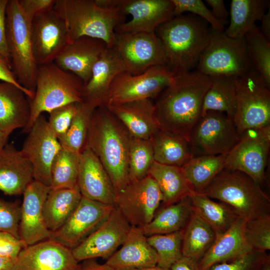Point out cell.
Returning <instances> with one entry per match:
<instances>
[{"mask_svg":"<svg viewBox=\"0 0 270 270\" xmlns=\"http://www.w3.org/2000/svg\"><path fill=\"white\" fill-rule=\"evenodd\" d=\"M210 78L197 70L174 76L154 102L160 130L188 142L190 132L201 116Z\"/></svg>","mask_w":270,"mask_h":270,"instance_id":"cell-1","label":"cell"},{"mask_svg":"<svg viewBox=\"0 0 270 270\" xmlns=\"http://www.w3.org/2000/svg\"><path fill=\"white\" fill-rule=\"evenodd\" d=\"M132 136L105 106L94 110L86 145L107 172L116 195L129 182L128 160Z\"/></svg>","mask_w":270,"mask_h":270,"instance_id":"cell-2","label":"cell"},{"mask_svg":"<svg viewBox=\"0 0 270 270\" xmlns=\"http://www.w3.org/2000/svg\"><path fill=\"white\" fill-rule=\"evenodd\" d=\"M210 32L208 24L192 14L174 16L156 29L165 54L166 66L174 76L196 67Z\"/></svg>","mask_w":270,"mask_h":270,"instance_id":"cell-3","label":"cell"},{"mask_svg":"<svg viewBox=\"0 0 270 270\" xmlns=\"http://www.w3.org/2000/svg\"><path fill=\"white\" fill-rule=\"evenodd\" d=\"M53 9L64 21L70 42L88 36L111 48L116 28L125 22V16L118 9L102 6L96 0H56Z\"/></svg>","mask_w":270,"mask_h":270,"instance_id":"cell-4","label":"cell"},{"mask_svg":"<svg viewBox=\"0 0 270 270\" xmlns=\"http://www.w3.org/2000/svg\"><path fill=\"white\" fill-rule=\"evenodd\" d=\"M232 208L248 220L270 214V200L259 184L240 171L224 168L201 192Z\"/></svg>","mask_w":270,"mask_h":270,"instance_id":"cell-5","label":"cell"},{"mask_svg":"<svg viewBox=\"0 0 270 270\" xmlns=\"http://www.w3.org/2000/svg\"><path fill=\"white\" fill-rule=\"evenodd\" d=\"M83 82L54 62L38 66L34 96L30 100V114L22 132L28 133L38 117L44 112L82 102Z\"/></svg>","mask_w":270,"mask_h":270,"instance_id":"cell-6","label":"cell"},{"mask_svg":"<svg viewBox=\"0 0 270 270\" xmlns=\"http://www.w3.org/2000/svg\"><path fill=\"white\" fill-rule=\"evenodd\" d=\"M6 36L10 66L18 82L34 92L38 64L32 47L30 22L22 13L18 0H8Z\"/></svg>","mask_w":270,"mask_h":270,"instance_id":"cell-7","label":"cell"},{"mask_svg":"<svg viewBox=\"0 0 270 270\" xmlns=\"http://www.w3.org/2000/svg\"><path fill=\"white\" fill-rule=\"evenodd\" d=\"M252 68L244 38H231L224 31L218 32L210 28L208 42L196 70L210 77L236 78Z\"/></svg>","mask_w":270,"mask_h":270,"instance_id":"cell-8","label":"cell"},{"mask_svg":"<svg viewBox=\"0 0 270 270\" xmlns=\"http://www.w3.org/2000/svg\"><path fill=\"white\" fill-rule=\"evenodd\" d=\"M236 108L233 118L240 136L246 130L270 125V88L254 68L235 79Z\"/></svg>","mask_w":270,"mask_h":270,"instance_id":"cell-9","label":"cell"},{"mask_svg":"<svg viewBox=\"0 0 270 270\" xmlns=\"http://www.w3.org/2000/svg\"><path fill=\"white\" fill-rule=\"evenodd\" d=\"M239 138L232 118L224 112L208 110L194 125L188 143L193 157L226 155Z\"/></svg>","mask_w":270,"mask_h":270,"instance_id":"cell-10","label":"cell"},{"mask_svg":"<svg viewBox=\"0 0 270 270\" xmlns=\"http://www.w3.org/2000/svg\"><path fill=\"white\" fill-rule=\"evenodd\" d=\"M270 148V125L244 131L226 155L224 168L240 171L260 184Z\"/></svg>","mask_w":270,"mask_h":270,"instance_id":"cell-11","label":"cell"},{"mask_svg":"<svg viewBox=\"0 0 270 270\" xmlns=\"http://www.w3.org/2000/svg\"><path fill=\"white\" fill-rule=\"evenodd\" d=\"M174 76L166 66H154L138 74L122 72L112 82L105 106L156 98Z\"/></svg>","mask_w":270,"mask_h":270,"instance_id":"cell-12","label":"cell"},{"mask_svg":"<svg viewBox=\"0 0 270 270\" xmlns=\"http://www.w3.org/2000/svg\"><path fill=\"white\" fill-rule=\"evenodd\" d=\"M112 48L132 74L157 66H166L162 44L155 32L116 33Z\"/></svg>","mask_w":270,"mask_h":270,"instance_id":"cell-13","label":"cell"},{"mask_svg":"<svg viewBox=\"0 0 270 270\" xmlns=\"http://www.w3.org/2000/svg\"><path fill=\"white\" fill-rule=\"evenodd\" d=\"M102 6L118 9L132 19L118 26L116 33L155 32L164 22L174 18L172 0H96Z\"/></svg>","mask_w":270,"mask_h":270,"instance_id":"cell-14","label":"cell"},{"mask_svg":"<svg viewBox=\"0 0 270 270\" xmlns=\"http://www.w3.org/2000/svg\"><path fill=\"white\" fill-rule=\"evenodd\" d=\"M162 202L156 182L148 175L121 190L116 194L115 206L131 226L142 228L152 220Z\"/></svg>","mask_w":270,"mask_h":270,"instance_id":"cell-15","label":"cell"},{"mask_svg":"<svg viewBox=\"0 0 270 270\" xmlns=\"http://www.w3.org/2000/svg\"><path fill=\"white\" fill-rule=\"evenodd\" d=\"M28 133L20 151L32 166L34 180L50 187L52 163L62 149L58 139L42 114Z\"/></svg>","mask_w":270,"mask_h":270,"instance_id":"cell-16","label":"cell"},{"mask_svg":"<svg viewBox=\"0 0 270 270\" xmlns=\"http://www.w3.org/2000/svg\"><path fill=\"white\" fill-rule=\"evenodd\" d=\"M30 32L34 56L38 66L54 62L70 42L66 24L53 7L34 17Z\"/></svg>","mask_w":270,"mask_h":270,"instance_id":"cell-17","label":"cell"},{"mask_svg":"<svg viewBox=\"0 0 270 270\" xmlns=\"http://www.w3.org/2000/svg\"><path fill=\"white\" fill-rule=\"evenodd\" d=\"M114 207L82 196L70 218L60 228L51 233L50 239L72 250L102 224Z\"/></svg>","mask_w":270,"mask_h":270,"instance_id":"cell-18","label":"cell"},{"mask_svg":"<svg viewBox=\"0 0 270 270\" xmlns=\"http://www.w3.org/2000/svg\"><path fill=\"white\" fill-rule=\"evenodd\" d=\"M131 226L115 206L108 218L72 250L78 262L101 258L108 260L124 242Z\"/></svg>","mask_w":270,"mask_h":270,"instance_id":"cell-19","label":"cell"},{"mask_svg":"<svg viewBox=\"0 0 270 270\" xmlns=\"http://www.w3.org/2000/svg\"><path fill=\"white\" fill-rule=\"evenodd\" d=\"M72 250L50 239L28 246L20 252L10 270H80Z\"/></svg>","mask_w":270,"mask_h":270,"instance_id":"cell-20","label":"cell"},{"mask_svg":"<svg viewBox=\"0 0 270 270\" xmlns=\"http://www.w3.org/2000/svg\"><path fill=\"white\" fill-rule=\"evenodd\" d=\"M50 187L34 180L26 188L20 206V238L26 246L50 239L44 216V205Z\"/></svg>","mask_w":270,"mask_h":270,"instance_id":"cell-21","label":"cell"},{"mask_svg":"<svg viewBox=\"0 0 270 270\" xmlns=\"http://www.w3.org/2000/svg\"><path fill=\"white\" fill-rule=\"evenodd\" d=\"M78 186L84 198L115 206L116 192L101 162L86 145L80 154Z\"/></svg>","mask_w":270,"mask_h":270,"instance_id":"cell-22","label":"cell"},{"mask_svg":"<svg viewBox=\"0 0 270 270\" xmlns=\"http://www.w3.org/2000/svg\"><path fill=\"white\" fill-rule=\"evenodd\" d=\"M107 48L100 40L80 37L68 42L54 62L78 77L85 84L90 79L94 66Z\"/></svg>","mask_w":270,"mask_h":270,"instance_id":"cell-23","label":"cell"},{"mask_svg":"<svg viewBox=\"0 0 270 270\" xmlns=\"http://www.w3.org/2000/svg\"><path fill=\"white\" fill-rule=\"evenodd\" d=\"M105 106L125 127L132 138L150 139L160 128L154 102L145 99Z\"/></svg>","mask_w":270,"mask_h":270,"instance_id":"cell-24","label":"cell"},{"mask_svg":"<svg viewBox=\"0 0 270 270\" xmlns=\"http://www.w3.org/2000/svg\"><path fill=\"white\" fill-rule=\"evenodd\" d=\"M127 72L119 58L107 48L94 66L89 80L84 84L82 102L95 108L105 106L110 86L120 73Z\"/></svg>","mask_w":270,"mask_h":270,"instance_id":"cell-25","label":"cell"},{"mask_svg":"<svg viewBox=\"0 0 270 270\" xmlns=\"http://www.w3.org/2000/svg\"><path fill=\"white\" fill-rule=\"evenodd\" d=\"M121 246L106 262L115 270H132L157 264L156 252L140 228L131 226Z\"/></svg>","mask_w":270,"mask_h":270,"instance_id":"cell-26","label":"cell"},{"mask_svg":"<svg viewBox=\"0 0 270 270\" xmlns=\"http://www.w3.org/2000/svg\"><path fill=\"white\" fill-rule=\"evenodd\" d=\"M34 180L30 162L12 144L0 154V190L8 196L22 194Z\"/></svg>","mask_w":270,"mask_h":270,"instance_id":"cell-27","label":"cell"},{"mask_svg":"<svg viewBox=\"0 0 270 270\" xmlns=\"http://www.w3.org/2000/svg\"><path fill=\"white\" fill-rule=\"evenodd\" d=\"M246 220L238 217L230 228L216 236L210 248L198 262L200 270H208L219 263L238 258L252 250L244 238Z\"/></svg>","mask_w":270,"mask_h":270,"instance_id":"cell-28","label":"cell"},{"mask_svg":"<svg viewBox=\"0 0 270 270\" xmlns=\"http://www.w3.org/2000/svg\"><path fill=\"white\" fill-rule=\"evenodd\" d=\"M30 101L25 93L13 84L0 80V130L9 136L28 124Z\"/></svg>","mask_w":270,"mask_h":270,"instance_id":"cell-29","label":"cell"},{"mask_svg":"<svg viewBox=\"0 0 270 270\" xmlns=\"http://www.w3.org/2000/svg\"><path fill=\"white\" fill-rule=\"evenodd\" d=\"M148 175L155 180L160 190L163 206L176 203L194 192L182 167L154 162Z\"/></svg>","mask_w":270,"mask_h":270,"instance_id":"cell-30","label":"cell"},{"mask_svg":"<svg viewBox=\"0 0 270 270\" xmlns=\"http://www.w3.org/2000/svg\"><path fill=\"white\" fill-rule=\"evenodd\" d=\"M82 198L78 186L74 188H50L44 203L43 212L46 224L51 233L66 223Z\"/></svg>","mask_w":270,"mask_h":270,"instance_id":"cell-31","label":"cell"},{"mask_svg":"<svg viewBox=\"0 0 270 270\" xmlns=\"http://www.w3.org/2000/svg\"><path fill=\"white\" fill-rule=\"evenodd\" d=\"M192 213L190 198L188 196L163 206L148 224L140 228L146 236L174 232L184 230Z\"/></svg>","mask_w":270,"mask_h":270,"instance_id":"cell-32","label":"cell"},{"mask_svg":"<svg viewBox=\"0 0 270 270\" xmlns=\"http://www.w3.org/2000/svg\"><path fill=\"white\" fill-rule=\"evenodd\" d=\"M190 198L192 211L212 228L216 236L227 230L240 217L228 205L204 194L194 192Z\"/></svg>","mask_w":270,"mask_h":270,"instance_id":"cell-33","label":"cell"},{"mask_svg":"<svg viewBox=\"0 0 270 270\" xmlns=\"http://www.w3.org/2000/svg\"><path fill=\"white\" fill-rule=\"evenodd\" d=\"M268 0H232L230 22L224 32L228 36L241 38L262 20L270 8Z\"/></svg>","mask_w":270,"mask_h":270,"instance_id":"cell-34","label":"cell"},{"mask_svg":"<svg viewBox=\"0 0 270 270\" xmlns=\"http://www.w3.org/2000/svg\"><path fill=\"white\" fill-rule=\"evenodd\" d=\"M150 138L158 163L182 167L193 157L188 142L180 136L160 129Z\"/></svg>","mask_w":270,"mask_h":270,"instance_id":"cell-35","label":"cell"},{"mask_svg":"<svg viewBox=\"0 0 270 270\" xmlns=\"http://www.w3.org/2000/svg\"><path fill=\"white\" fill-rule=\"evenodd\" d=\"M216 238V233L212 228L192 211L184 230L182 256L198 262Z\"/></svg>","mask_w":270,"mask_h":270,"instance_id":"cell-36","label":"cell"},{"mask_svg":"<svg viewBox=\"0 0 270 270\" xmlns=\"http://www.w3.org/2000/svg\"><path fill=\"white\" fill-rule=\"evenodd\" d=\"M210 78V84L204 98L201 115L208 110H214L224 112L233 119L236 108V78Z\"/></svg>","mask_w":270,"mask_h":270,"instance_id":"cell-37","label":"cell"},{"mask_svg":"<svg viewBox=\"0 0 270 270\" xmlns=\"http://www.w3.org/2000/svg\"><path fill=\"white\" fill-rule=\"evenodd\" d=\"M226 155L194 156L182 168L194 192L201 193L224 168Z\"/></svg>","mask_w":270,"mask_h":270,"instance_id":"cell-38","label":"cell"},{"mask_svg":"<svg viewBox=\"0 0 270 270\" xmlns=\"http://www.w3.org/2000/svg\"><path fill=\"white\" fill-rule=\"evenodd\" d=\"M94 107L84 102L76 103V111L66 132L58 138L62 148L80 154L86 143Z\"/></svg>","mask_w":270,"mask_h":270,"instance_id":"cell-39","label":"cell"},{"mask_svg":"<svg viewBox=\"0 0 270 270\" xmlns=\"http://www.w3.org/2000/svg\"><path fill=\"white\" fill-rule=\"evenodd\" d=\"M80 154L62 148L51 167L52 189L74 188L78 186Z\"/></svg>","mask_w":270,"mask_h":270,"instance_id":"cell-40","label":"cell"},{"mask_svg":"<svg viewBox=\"0 0 270 270\" xmlns=\"http://www.w3.org/2000/svg\"><path fill=\"white\" fill-rule=\"evenodd\" d=\"M252 68L270 88V42L255 26L244 36Z\"/></svg>","mask_w":270,"mask_h":270,"instance_id":"cell-41","label":"cell"},{"mask_svg":"<svg viewBox=\"0 0 270 270\" xmlns=\"http://www.w3.org/2000/svg\"><path fill=\"white\" fill-rule=\"evenodd\" d=\"M154 162L151 138L132 137L128 160L129 182L140 180L146 176Z\"/></svg>","mask_w":270,"mask_h":270,"instance_id":"cell-42","label":"cell"},{"mask_svg":"<svg viewBox=\"0 0 270 270\" xmlns=\"http://www.w3.org/2000/svg\"><path fill=\"white\" fill-rule=\"evenodd\" d=\"M184 230L174 232L147 236L149 244L158 256L157 266L166 269L182 256Z\"/></svg>","mask_w":270,"mask_h":270,"instance_id":"cell-43","label":"cell"},{"mask_svg":"<svg viewBox=\"0 0 270 270\" xmlns=\"http://www.w3.org/2000/svg\"><path fill=\"white\" fill-rule=\"evenodd\" d=\"M246 242L254 250L266 252L270 250V214L246 220L244 228Z\"/></svg>","mask_w":270,"mask_h":270,"instance_id":"cell-44","label":"cell"},{"mask_svg":"<svg viewBox=\"0 0 270 270\" xmlns=\"http://www.w3.org/2000/svg\"><path fill=\"white\" fill-rule=\"evenodd\" d=\"M270 260L266 252L252 250L235 260L216 264L208 270H262Z\"/></svg>","mask_w":270,"mask_h":270,"instance_id":"cell-45","label":"cell"},{"mask_svg":"<svg viewBox=\"0 0 270 270\" xmlns=\"http://www.w3.org/2000/svg\"><path fill=\"white\" fill-rule=\"evenodd\" d=\"M174 4V16L182 15L185 12L204 20L210 24V28L218 32L224 31V26L218 22L213 16L211 11L201 0H172Z\"/></svg>","mask_w":270,"mask_h":270,"instance_id":"cell-46","label":"cell"},{"mask_svg":"<svg viewBox=\"0 0 270 270\" xmlns=\"http://www.w3.org/2000/svg\"><path fill=\"white\" fill-rule=\"evenodd\" d=\"M76 111V103L61 106L48 112V126L58 138L66 132Z\"/></svg>","mask_w":270,"mask_h":270,"instance_id":"cell-47","label":"cell"},{"mask_svg":"<svg viewBox=\"0 0 270 270\" xmlns=\"http://www.w3.org/2000/svg\"><path fill=\"white\" fill-rule=\"evenodd\" d=\"M20 206L18 202H8L0 198V230L9 232L20 238L18 226Z\"/></svg>","mask_w":270,"mask_h":270,"instance_id":"cell-48","label":"cell"},{"mask_svg":"<svg viewBox=\"0 0 270 270\" xmlns=\"http://www.w3.org/2000/svg\"><path fill=\"white\" fill-rule=\"evenodd\" d=\"M26 246L20 238L0 230V257L14 262L20 251Z\"/></svg>","mask_w":270,"mask_h":270,"instance_id":"cell-49","label":"cell"},{"mask_svg":"<svg viewBox=\"0 0 270 270\" xmlns=\"http://www.w3.org/2000/svg\"><path fill=\"white\" fill-rule=\"evenodd\" d=\"M56 0H18L22 13L30 22L36 14L52 8Z\"/></svg>","mask_w":270,"mask_h":270,"instance_id":"cell-50","label":"cell"},{"mask_svg":"<svg viewBox=\"0 0 270 270\" xmlns=\"http://www.w3.org/2000/svg\"><path fill=\"white\" fill-rule=\"evenodd\" d=\"M0 80L14 84L21 89L30 100H32L34 93L23 87L18 81L12 71L10 64L0 55Z\"/></svg>","mask_w":270,"mask_h":270,"instance_id":"cell-51","label":"cell"},{"mask_svg":"<svg viewBox=\"0 0 270 270\" xmlns=\"http://www.w3.org/2000/svg\"><path fill=\"white\" fill-rule=\"evenodd\" d=\"M8 0H0V55L10 64L6 36V10Z\"/></svg>","mask_w":270,"mask_h":270,"instance_id":"cell-52","label":"cell"},{"mask_svg":"<svg viewBox=\"0 0 270 270\" xmlns=\"http://www.w3.org/2000/svg\"><path fill=\"white\" fill-rule=\"evenodd\" d=\"M206 3L208 4L210 10L214 17L223 26L227 24L228 18L230 15L223 0H206Z\"/></svg>","mask_w":270,"mask_h":270,"instance_id":"cell-53","label":"cell"},{"mask_svg":"<svg viewBox=\"0 0 270 270\" xmlns=\"http://www.w3.org/2000/svg\"><path fill=\"white\" fill-rule=\"evenodd\" d=\"M169 270H200L198 262L185 256H182L175 262Z\"/></svg>","mask_w":270,"mask_h":270,"instance_id":"cell-54","label":"cell"},{"mask_svg":"<svg viewBox=\"0 0 270 270\" xmlns=\"http://www.w3.org/2000/svg\"><path fill=\"white\" fill-rule=\"evenodd\" d=\"M80 270H115L107 264H100L95 259L84 260Z\"/></svg>","mask_w":270,"mask_h":270,"instance_id":"cell-55","label":"cell"},{"mask_svg":"<svg viewBox=\"0 0 270 270\" xmlns=\"http://www.w3.org/2000/svg\"><path fill=\"white\" fill-rule=\"evenodd\" d=\"M262 25L260 31L262 34L268 40H270V8L264 15L262 20Z\"/></svg>","mask_w":270,"mask_h":270,"instance_id":"cell-56","label":"cell"},{"mask_svg":"<svg viewBox=\"0 0 270 270\" xmlns=\"http://www.w3.org/2000/svg\"><path fill=\"white\" fill-rule=\"evenodd\" d=\"M14 262L0 257V270H10Z\"/></svg>","mask_w":270,"mask_h":270,"instance_id":"cell-57","label":"cell"},{"mask_svg":"<svg viewBox=\"0 0 270 270\" xmlns=\"http://www.w3.org/2000/svg\"><path fill=\"white\" fill-rule=\"evenodd\" d=\"M8 136L0 130V154L7 144Z\"/></svg>","mask_w":270,"mask_h":270,"instance_id":"cell-58","label":"cell"},{"mask_svg":"<svg viewBox=\"0 0 270 270\" xmlns=\"http://www.w3.org/2000/svg\"><path fill=\"white\" fill-rule=\"evenodd\" d=\"M132 270H169V269L164 268L160 267L157 265H156L154 266H147Z\"/></svg>","mask_w":270,"mask_h":270,"instance_id":"cell-59","label":"cell"},{"mask_svg":"<svg viewBox=\"0 0 270 270\" xmlns=\"http://www.w3.org/2000/svg\"><path fill=\"white\" fill-rule=\"evenodd\" d=\"M262 270H270V260L266 262Z\"/></svg>","mask_w":270,"mask_h":270,"instance_id":"cell-60","label":"cell"}]
</instances>
